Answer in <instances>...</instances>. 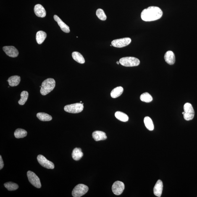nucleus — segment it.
Returning <instances> with one entry per match:
<instances>
[{
	"instance_id": "obj_6",
	"label": "nucleus",
	"mask_w": 197,
	"mask_h": 197,
	"mask_svg": "<svg viewBox=\"0 0 197 197\" xmlns=\"http://www.w3.org/2000/svg\"><path fill=\"white\" fill-rule=\"evenodd\" d=\"M184 118L185 120L189 121L193 119L195 115V111L193 106L189 103H186L184 106Z\"/></svg>"
},
{
	"instance_id": "obj_17",
	"label": "nucleus",
	"mask_w": 197,
	"mask_h": 197,
	"mask_svg": "<svg viewBox=\"0 0 197 197\" xmlns=\"http://www.w3.org/2000/svg\"><path fill=\"white\" fill-rule=\"evenodd\" d=\"M21 81V77L15 75L10 77L7 80L10 86L15 87L19 85Z\"/></svg>"
},
{
	"instance_id": "obj_28",
	"label": "nucleus",
	"mask_w": 197,
	"mask_h": 197,
	"mask_svg": "<svg viewBox=\"0 0 197 197\" xmlns=\"http://www.w3.org/2000/svg\"><path fill=\"white\" fill-rule=\"evenodd\" d=\"M4 186L10 191L15 190L19 188L18 185L17 184L12 182H6L4 184Z\"/></svg>"
},
{
	"instance_id": "obj_25",
	"label": "nucleus",
	"mask_w": 197,
	"mask_h": 197,
	"mask_svg": "<svg viewBox=\"0 0 197 197\" xmlns=\"http://www.w3.org/2000/svg\"><path fill=\"white\" fill-rule=\"evenodd\" d=\"M144 123L145 126L148 130L153 131L154 130V124L152 120L149 117H146L144 118Z\"/></svg>"
},
{
	"instance_id": "obj_11",
	"label": "nucleus",
	"mask_w": 197,
	"mask_h": 197,
	"mask_svg": "<svg viewBox=\"0 0 197 197\" xmlns=\"http://www.w3.org/2000/svg\"><path fill=\"white\" fill-rule=\"evenodd\" d=\"M3 49L6 54L9 57H16L18 55V51L13 46H4Z\"/></svg>"
},
{
	"instance_id": "obj_24",
	"label": "nucleus",
	"mask_w": 197,
	"mask_h": 197,
	"mask_svg": "<svg viewBox=\"0 0 197 197\" xmlns=\"http://www.w3.org/2000/svg\"><path fill=\"white\" fill-rule=\"evenodd\" d=\"M14 135L16 138H23L26 136L27 132L23 129L19 128L16 130L14 132Z\"/></svg>"
},
{
	"instance_id": "obj_26",
	"label": "nucleus",
	"mask_w": 197,
	"mask_h": 197,
	"mask_svg": "<svg viewBox=\"0 0 197 197\" xmlns=\"http://www.w3.org/2000/svg\"><path fill=\"white\" fill-rule=\"evenodd\" d=\"M29 93L26 91H23L21 93V98L18 101V103L20 105H24L28 99Z\"/></svg>"
},
{
	"instance_id": "obj_13",
	"label": "nucleus",
	"mask_w": 197,
	"mask_h": 197,
	"mask_svg": "<svg viewBox=\"0 0 197 197\" xmlns=\"http://www.w3.org/2000/svg\"><path fill=\"white\" fill-rule=\"evenodd\" d=\"M163 188V185L162 181L158 180L153 189L154 195L156 196L161 197L162 193Z\"/></svg>"
},
{
	"instance_id": "obj_16",
	"label": "nucleus",
	"mask_w": 197,
	"mask_h": 197,
	"mask_svg": "<svg viewBox=\"0 0 197 197\" xmlns=\"http://www.w3.org/2000/svg\"><path fill=\"white\" fill-rule=\"evenodd\" d=\"M92 136L96 141L105 140L107 138L106 133L104 132L100 131H96L93 132L92 134Z\"/></svg>"
},
{
	"instance_id": "obj_18",
	"label": "nucleus",
	"mask_w": 197,
	"mask_h": 197,
	"mask_svg": "<svg viewBox=\"0 0 197 197\" xmlns=\"http://www.w3.org/2000/svg\"><path fill=\"white\" fill-rule=\"evenodd\" d=\"M83 153L82 152L81 148H74L72 153V157L75 161H78L83 157Z\"/></svg>"
},
{
	"instance_id": "obj_19",
	"label": "nucleus",
	"mask_w": 197,
	"mask_h": 197,
	"mask_svg": "<svg viewBox=\"0 0 197 197\" xmlns=\"http://www.w3.org/2000/svg\"><path fill=\"white\" fill-rule=\"evenodd\" d=\"M47 36L46 32L43 31H39L37 32L36 35V39L37 43L39 44H41L46 39Z\"/></svg>"
},
{
	"instance_id": "obj_23",
	"label": "nucleus",
	"mask_w": 197,
	"mask_h": 197,
	"mask_svg": "<svg viewBox=\"0 0 197 197\" xmlns=\"http://www.w3.org/2000/svg\"><path fill=\"white\" fill-rule=\"evenodd\" d=\"M115 117L119 120L123 122H126L129 120V117L127 115L121 111H117L115 114Z\"/></svg>"
},
{
	"instance_id": "obj_33",
	"label": "nucleus",
	"mask_w": 197,
	"mask_h": 197,
	"mask_svg": "<svg viewBox=\"0 0 197 197\" xmlns=\"http://www.w3.org/2000/svg\"><path fill=\"white\" fill-rule=\"evenodd\" d=\"M80 103H82V101H81L80 102Z\"/></svg>"
},
{
	"instance_id": "obj_8",
	"label": "nucleus",
	"mask_w": 197,
	"mask_h": 197,
	"mask_svg": "<svg viewBox=\"0 0 197 197\" xmlns=\"http://www.w3.org/2000/svg\"><path fill=\"white\" fill-rule=\"evenodd\" d=\"M132 40L130 38H124L114 40L111 42V45L115 47L121 48L128 46Z\"/></svg>"
},
{
	"instance_id": "obj_1",
	"label": "nucleus",
	"mask_w": 197,
	"mask_h": 197,
	"mask_svg": "<svg viewBox=\"0 0 197 197\" xmlns=\"http://www.w3.org/2000/svg\"><path fill=\"white\" fill-rule=\"evenodd\" d=\"M162 14V11L160 8L151 6L143 10L141 13V18L145 21H152L160 18Z\"/></svg>"
},
{
	"instance_id": "obj_3",
	"label": "nucleus",
	"mask_w": 197,
	"mask_h": 197,
	"mask_svg": "<svg viewBox=\"0 0 197 197\" xmlns=\"http://www.w3.org/2000/svg\"><path fill=\"white\" fill-rule=\"evenodd\" d=\"M119 63L126 67L137 66L140 64V61L137 58L132 57L122 58L119 61Z\"/></svg>"
},
{
	"instance_id": "obj_7",
	"label": "nucleus",
	"mask_w": 197,
	"mask_h": 197,
	"mask_svg": "<svg viewBox=\"0 0 197 197\" xmlns=\"http://www.w3.org/2000/svg\"><path fill=\"white\" fill-rule=\"evenodd\" d=\"M27 176L28 177L29 181L34 186L37 188H41V185L40 179L35 173L31 171H28L27 172Z\"/></svg>"
},
{
	"instance_id": "obj_22",
	"label": "nucleus",
	"mask_w": 197,
	"mask_h": 197,
	"mask_svg": "<svg viewBox=\"0 0 197 197\" xmlns=\"http://www.w3.org/2000/svg\"><path fill=\"white\" fill-rule=\"evenodd\" d=\"M37 117L40 120L42 121H49L52 120L51 115L44 112H39L37 114Z\"/></svg>"
},
{
	"instance_id": "obj_27",
	"label": "nucleus",
	"mask_w": 197,
	"mask_h": 197,
	"mask_svg": "<svg viewBox=\"0 0 197 197\" xmlns=\"http://www.w3.org/2000/svg\"><path fill=\"white\" fill-rule=\"evenodd\" d=\"M140 98L142 101L146 103L151 102L153 100L152 97L148 93H143L140 95Z\"/></svg>"
},
{
	"instance_id": "obj_29",
	"label": "nucleus",
	"mask_w": 197,
	"mask_h": 197,
	"mask_svg": "<svg viewBox=\"0 0 197 197\" xmlns=\"http://www.w3.org/2000/svg\"><path fill=\"white\" fill-rule=\"evenodd\" d=\"M96 15L102 21H105L107 19L106 14L102 9H98L96 12Z\"/></svg>"
},
{
	"instance_id": "obj_31",
	"label": "nucleus",
	"mask_w": 197,
	"mask_h": 197,
	"mask_svg": "<svg viewBox=\"0 0 197 197\" xmlns=\"http://www.w3.org/2000/svg\"><path fill=\"white\" fill-rule=\"evenodd\" d=\"M117 64L119 65V62L118 61H117Z\"/></svg>"
},
{
	"instance_id": "obj_9",
	"label": "nucleus",
	"mask_w": 197,
	"mask_h": 197,
	"mask_svg": "<svg viewBox=\"0 0 197 197\" xmlns=\"http://www.w3.org/2000/svg\"><path fill=\"white\" fill-rule=\"evenodd\" d=\"M37 159L39 164L43 167L48 169H53L54 168V164L48 160L44 156L40 154L38 156Z\"/></svg>"
},
{
	"instance_id": "obj_15",
	"label": "nucleus",
	"mask_w": 197,
	"mask_h": 197,
	"mask_svg": "<svg viewBox=\"0 0 197 197\" xmlns=\"http://www.w3.org/2000/svg\"><path fill=\"white\" fill-rule=\"evenodd\" d=\"M164 59L168 64L172 65L175 62V55L172 51H168L165 54Z\"/></svg>"
},
{
	"instance_id": "obj_4",
	"label": "nucleus",
	"mask_w": 197,
	"mask_h": 197,
	"mask_svg": "<svg viewBox=\"0 0 197 197\" xmlns=\"http://www.w3.org/2000/svg\"><path fill=\"white\" fill-rule=\"evenodd\" d=\"M84 106L81 103H76L67 105L64 107V110L66 112L70 113L76 114L81 112L83 110Z\"/></svg>"
},
{
	"instance_id": "obj_2",
	"label": "nucleus",
	"mask_w": 197,
	"mask_h": 197,
	"mask_svg": "<svg viewBox=\"0 0 197 197\" xmlns=\"http://www.w3.org/2000/svg\"><path fill=\"white\" fill-rule=\"evenodd\" d=\"M56 85V82L54 79L48 78L42 83L40 93L42 95H46L53 91Z\"/></svg>"
},
{
	"instance_id": "obj_32",
	"label": "nucleus",
	"mask_w": 197,
	"mask_h": 197,
	"mask_svg": "<svg viewBox=\"0 0 197 197\" xmlns=\"http://www.w3.org/2000/svg\"><path fill=\"white\" fill-rule=\"evenodd\" d=\"M110 46H112V45H110Z\"/></svg>"
},
{
	"instance_id": "obj_12",
	"label": "nucleus",
	"mask_w": 197,
	"mask_h": 197,
	"mask_svg": "<svg viewBox=\"0 0 197 197\" xmlns=\"http://www.w3.org/2000/svg\"><path fill=\"white\" fill-rule=\"evenodd\" d=\"M54 20L57 22L58 25L63 32L66 33H69L70 32V30L69 27L64 23L57 15H54Z\"/></svg>"
},
{
	"instance_id": "obj_10",
	"label": "nucleus",
	"mask_w": 197,
	"mask_h": 197,
	"mask_svg": "<svg viewBox=\"0 0 197 197\" xmlns=\"http://www.w3.org/2000/svg\"><path fill=\"white\" fill-rule=\"evenodd\" d=\"M125 189V185L123 182H115L112 186V190L115 195H119L121 194Z\"/></svg>"
},
{
	"instance_id": "obj_14",
	"label": "nucleus",
	"mask_w": 197,
	"mask_h": 197,
	"mask_svg": "<svg viewBox=\"0 0 197 197\" xmlns=\"http://www.w3.org/2000/svg\"><path fill=\"white\" fill-rule=\"evenodd\" d=\"M34 12L35 15L38 17L43 18L46 15V10L40 4H37L35 6Z\"/></svg>"
},
{
	"instance_id": "obj_5",
	"label": "nucleus",
	"mask_w": 197,
	"mask_h": 197,
	"mask_svg": "<svg viewBox=\"0 0 197 197\" xmlns=\"http://www.w3.org/2000/svg\"><path fill=\"white\" fill-rule=\"evenodd\" d=\"M88 190V187L83 184H79L74 188L72 192L74 197H80L86 193Z\"/></svg>"
},
{
	"instance_id": "obj_20",
	"label": "nucleus",
	"mask_w": 197,
	"mask_h": 197,
	"mask_svg": "<svg viewBox=\"0 0 197 197\" xmlns=\"http://www.w3.org/2000/svg\"><path fill=\"white\" fill-rule=\"evenodd\" d=\"M123 88L122 87H118L113 90L111 93V96L113 98L118 97L122 94Z\"/></svg>"
},
{
	"instance_id": "obj_30",
	"label": "nucleus",
	"mask_w": 197,
	"mask_h": 197,
	"mask_svg": "<svg viewBox=\"0 0 197 197\" xmlns=\"http://www.w3.org/2000/svg\"><path fill=\"white\" fill-rule=\"evenodd\" d=\"M4 167V162L3 161L2 157L0 156V169L1 170Z\"/></svg>"
},
{
	"instance_id": "obj_21",
	"label": "nucleus",
	"mask_w": 197,
	"mask_h": 197,
	"mask_svg": "<svg viewBox=\"0 0 197 197\" xmlns=\"http://www.w3.org/2000/svg\"><path fill=\"white\" fill-rule=\"evenodd\" d=\"M72 56L74 60L79 63L81 64L85 63V59L83 56L80 53L77 51H74L72 53Z\"/></svg>"
}]
</instances>
